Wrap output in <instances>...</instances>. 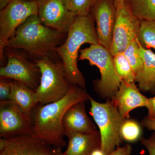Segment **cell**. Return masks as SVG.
<instances>
[{
  "label": "cell",
  "instance_id": "1",
  "mask_svg": "<svg viewBox=\"0 0 155 155\" xmlns=\"http://www.w3.org/2000/svg\"><path fill=\"white\" fill-rule=\"evenodd\" d=\"M90 97L84 89L71 85L61 99L44 105L38 104L31 113V134L56 147L66 146L63 125L64 114L72 105L90 101Z\"/></svg>",
  "mask_w": 155,
  "mask_h": 155
},
{
  "label": "cell",
  "instance_id": "2",
  "mask_svg": "<svg viewBox=\"0 0 155 155\" xmlns=\"http://www.w3.org/2000/svg\"><path fill=\"white\" fill-rule=\"evenodd\" d=\"M67 35L44 25L35 14L17 28L6 48L20 51L35 61L45 56H55L57 54L53 49L64 42Z\"/></svg>",
  "mask_w": 155,
  "mask_h": 155
},
{
  "label": "cell",
  "instance_id": "3",
  "mask_svg": "<svg viewBox=\"0 0 155 155\" xmlns=\"http://www.w3.org/2000/svg\"><path fill=\"white\" fill-rule=\"evenodd\" d=\"M85 43L99 44L95 21L91 14L77 16L64 42L53 49L64 64L69 83L85 89V79L78 67V53Z\"/></svg>",
  "mask_w": 155,
  "mask_h": 155
},
{
  "label": "cell",
  "instance_id": "4",
  "mask_svg": "<svg viewBox=\"0 0 155 155\" xmlns=\"http://www.w3.org/2000/svg\"><path fill=\"white\" fill-rule=\"evenodd\" d=\"M55 57L45 56L34 61L41 73L40 83L35 91L38 104L44 105L63 98L72 84L67 78L63 62Z\"/></svg>",
  "mask_w": 155,
  "mask_h": 155
},
{
  "label": "cell",
  "instance_id": "5",
  "mask_svg": "<svg viewBox=\"0 0 155 155\" xmlns=\"http://www.w3.org/2000/svg\"><path fill=\"white\" fill-rule=\"evenodd\" d=\"M78 60H87L91 66L99 69L101 78L93 81L94 90L101 97L107 100L113 98L122 80L116 74L114 56L109 49L99 44L91 45L79 51Z\"/></svg>",
  "mask_w": 155,
  "mask_h": 155
},
{
  "label": "cell",
  "instance_id": "6",
  "mask_svg": "<svg viewBox=\"0 0 155 155\" xmlns=\"http://www.w3.org/2000/svg\"><path fill=\"white\" fill-rule=\"evenodd\" d=\"M90 101L91 114L99 129L101 149L105 155H109L122 143L120 129L125 119L119 114L111 100L99 103L91 97Z\"/></svg>",
  "mask_w": 155,
  "mask_h": 155
},
{
  "label": "cell",
  "instance_id": "7",
  "mask_svg": "<svg viewBox=\"0 0 155 155\" xmlns=\"http://www.w3.org/2000/svg\"><path fill=\"white\" fill-rule=\"evenodd\" d=\"M37 1L13 0L0 11V58H5L4 50L17 28L28 17L38 14Z\"/></svg>",
  "mask_w": 155,
  "mask_h": 155
},
{
  "label": "cell",
  "instance_id": "8",
  "mask_svg": "<svg viewBox=\"0 0 155 155\" xmlns=\"http://www.w3.org/2000/svg\"><path fill=\"white\" fill-rule=\"evenodd\" d=\"M4 54L7 64L0 69V77L7 78L24 84L36 91L40 83L41 73L35 62L29 61L25 54L5 48Z\"/></svg>",
  "mask_w": 155,
  "mask_h": 155
},
{
  "label": "cell",
  "instance_id": "9",
  "mask_svg": "<svg viewBox=\"0 0 155 155\" xmlns=\"http://www.w3.org/2000/svg\"><path fill=\"white\" fill-rule=\"evenodd\" d=\"M140 19L134 14L129 0L117 6L113 38L109 51L114 56L123 53L130 42L138 37Z\"/></svg>",
  "mask_w": 155,
  "mask_h": 155
},
{
  "label": "cell",
  "instance_id": "10",
  "mask_svg": "<svg viewBox=\"0 0 155 155\" xmlns=\"http://www.w3.org/2000/svg\"><path fill=\"white\" fill-rule=\"evenodd\" d=\"M62 148L56 147L31 134L0 138V155H59Z\"/></svg>",
  "mask_w": 155,
  "mask_h": 155
},
{
  "label": "cell",
  "instance_id": "11",
  "mask_svg": "<svg viewBox=\"0 0 155 155\" xmlns=\"http://www.w3.org/2000/svg\"><path fill=\"white\" fill-rule=\"evenodd\" d=\"M31 117L10 101H0V137L31 134Z\"/></svg>",
  "mask_w": 155,
  "mask_h": 155
},
{
  "label": "cell",
  "instance_id": "12",
  "mask_svg": "<svg viewBox=\"0 0 155 155\" xmlns=\"http://www.w3.org/2000/svg\"><path fill=\"white\" fill-rule=\"evenodd\" d=\"M38 15L43 24L48 27L67 33L76 15L66 8L64 0H37Z\"/></svg>",
  "mask_w": 155,
  "mask_h": 155
},
{
  "label": "cell",
  "instance_id": "13",
  "mask_svg": "<svg viewBox=\"0 0 155 155\" xmlns=\"http://www.w3.org/2000/svg\"><path fill=\"white\" fill-rule=\"evenodd\" d=\"M114 0H97L90 14L94 19L99 44L110 49L116 15Z\"/></svg>",
  "mask_w": 155,
  "mask_h": 155
},
{
  "label": "cell",
  "instance_id": "14",
  "mask_svg": "<svg viewBox=\"0 0 155 155\" xmlns=\"http://www.w3.org/2000/svg\"><path fill=\"white\" fill-rule=\"evenodd\" d=\"M111 100L120 115L124 119H128L130 112L134 109L146 107L148 98L141 93L135 82L122 80L118 90Z\"/></svg>",
  "mask_w": 155,
  "mask_h": 155
},
{
  "label": "cell",
  "instance_id": "15",
  "mask_svg": "<svg viewBox=\"0 0 155 155\" xmlns=\"http://www.w3.org/2000/svg\"><path fill=\"white\" fill-rule=\"evenodd\" d=\"M85 101L72 105L66 111L63 120L65 131L93 134L98 132L96 126L87 114Z\"/></svg>",
  "mask_w": 155,
  "mask_h": 155
},
{
  "label": "cell",
  "instance_id": "16",
  "mask_svg": "<svg viewBox=\"0 0 155 155\" xmlns=\"http://www.w3.org/2000/svg\"><path fill=\"white\" fill-rule=\"evenodd\" d=\"M68 139V145L64 153L67 155H91L94 151L101 149V140L99 131L88 134L65 131Z\"/></svg>",
  "mask_w": 155,
  "mask_h": 155
},
{
  "label": "cell",
  "instance_id": "17",
  "mask_svg": "<svg viewBox=\"0 0 155 155\" xmlns=\"http://www.w3.org/2000/svg\"><path fill=\"white\" fill-rule=\"evenodd\" d=\"M140 51L143 61V67L135 75V82L138 83L140 91L155 94V54L150 49H145L140 45Z\"/></svg>",
  "mask_w": 155,
  "mask_h": 155
},
{
  "label": "cell",
  "instance_id": "18",
  "mask_svg": "<svg viewBox=\"0 0 155 155\" xmlns=\"http://www.w3.org/2000/svg\"><path fill=\"white\" fill-rule=\"evenodd\" d=\"M9 101L16 104L31 117L32 110L38 104L35 91L16 80H13L11 83Z\"/></svg>",
  "mask_w": 155,
  "mask_h": 155
},
{
  "label": "cell",
  "instance_id": "19",
  "mask_svg": "<svg viewBox=\"0 0 155 155\" xmlns=\"http://www.w3.org/2000/svg\"><path fill=\"white\" fill-rule=\"evenodd\" d=\"M136 39L145 49H155V20H140V28Z\"/></svg>",
  "mask_w": 155,
  "mask_h": 155
},
{
  "label": "cell",
  "instance_id": "20",
  "mask_svg": "<svg viewBox=\"0 0 155 155\" xmlns=\"http://www.w3.org/2000/svg\"><path fill=\"white\" fill-rule=\"evenodd\" d=\"M134 14L140 20H155V0H129Z\"/></svg>",
  "mask_w": 155,
  "mask_h": 155
},
{
  "label": "cell",
  "instance_id": "21",
  "mask_svg": "<svg viewBox=\"0 0 155 155\" xmlns=\"http://www.w3.org/2000/svg\"><path fill=\"white\" fill-rule=\"evenodd\" d=\"M114 63L116 74L121 80L135 82V75L124 53H118L114 56Z\"/></svg>",
  "mask_w": 155,
  "mask_h": 155
},
{
  "label": "cell",
  "instance_id": "22",
  "mask_svg": "<svg viewBox=\"0 0 155 155\" xmlns=\"http://www.w3.org/2000/svg\"><path fill=\"white\" fill-rule=\"evenodd\" d=\"M123 53L130 63L135 76L141 71L143 65V59L136 40L130 42Z\"/></svg>",
  "mask_w": 155,
  "mask_h": 155
},
{
  "label": "cell",
  "instance_id": "23",
  "mask_svg": "<svg viewBox=\"0 0 155 155\" xmlns=\"http://www.w3.org/2000/svg\"><path fill=\"white\" fill-rule=\"evenodd\" d=\"M141 126L133 119H125L120 129V135L122 140L133 142L141 137Z\"/></svg>",
  "mask_w": 155,
  "mask_h": 155
},
{
  "label": "cell",
  "instance_id": "24",
  "mask_svg": "<svg viewBox=\"0 0 155 155\" xmlns=\"http://www.w3.org/2000/svg\"><path fill=\"white\" fill-rule=\"evenodd\" d=\"M97 0H64L68 11L76 16H86L90 14Z\"/></svg>",
  "mask_w": 155,
  "mask_h": 155
},
{
  "label": "cell",
  "instance_id": "25",
  "mask_svg": "<svg viewBox=\"0 0 155 155\" xmlns=\"http://www.w3.org/2000/svg\"><path fill=\"white\" fill-rule=\"evenodd\" d=\"M7 79V78L0 77V101H9L12 81Z\"/></svg>",
  "mask_w": 155,
  "mask_h": 155
},
{
  "label": "cell",
  "instance_id": "26",
  "mask_svg": "<svg viewBox=\"0 0 155 155\" xmlns=\"http://www.w3.org/2000/svg\"><path fill=\"white\" fill-rule=\"evenodd\" d=\"M140 140L141 144L146 148L149 155H155V134L154 132L149 138L141 137Z\"/></svg>",
  "mask_w": 155,
  "mask_h": 155
},
{
  "label": "cell",
  "instance_id": "27",
  "mask_svg": "<svg viewBox=\"0 0 155 155\" xmlns=\"http://www.w3.org/2000/svg\"><path fill=\"white\" fill-rule=\"evenodd\" d=\"M132 147L129 144H126L123 147H117L109 155H131L132 153Z\"/></svg>",
  "mask_w": 155,
  "mask_h": 155
},
{
  "label": "cell",
  "instance_id": "28",
  "mask_svg": "<svg viewBox=\"0 0 155 155\" xmlns=\"http://www.w3.org/2000/svg\"><path fill=\"white\" fill-rule=\"evenodd\" d=\"M141 125L148 130L153 131L155 134V118L146 116L142 120Z\"/></svg>",
  "mask_w": 155,
  "mask_h": 155
},
{
  "label": "cell",
  "instance_id": "29",
  "mask_svg": "<svg viewBox=\"0 0 155 155\" xmlns=\"http://www.w3.org/2000/svg\"><path fill=\"white\" fill-rule=\"evenodd\" d=\"M147 110V116L151 118H155V96L148 98L146 107Z\"/></svg>",
  "mask_w": 155,
  "mask_h": 155
},
{
  "label": "cell",
  "instance_id": "30",
  "mask_svg": "<svg viewBox=\"0 0 155 155\" xmlns=\"http://www.w3.org/2000/svg\"><path fill=\"white\" fill-rule=\"evenodd\" d=\"M13 0H0V10L4 8Z\"/></svg>",
  "mask_w": 155,
  "mask_h": 155
},
{
  "label": "cell",
  "instance_id": "31",
  "mask_svg": "<svg viewBox=\"0 0 155 155\" xmlns=\"http://www.w3.org/2000/svg\"><path fill=\"white\" fill-rule=\"evenodd\" d=\"M124 1L125 0H114L116 8H117V6L122 5L124 2Z\"/></svg>",
  "mask_w": 155,
  "mask_h": 155
},
{
  "label": "cell",
  "instance_id": "32",
  "mask_svg": "<svg viewBox=\"0 0 155 155\" xmlns=\"http://www.w3.org/2000/svg\"><path fill=\"white\" fill-rule=\"evenodd\" d=\"M59 155H67L65 154L64 153H61V154H60Z\"/></svg>",
  "mask_w": 155,
  "mask_h": 155
},
{
  "label": "cell",
  "instance_id": "33",
  "mask_svg": "<svg viewBox=\"0 0 155 155\" xmlns=\"http://www.w3.org/2000/svg\"><path fill=\"white\" fill-rule=\"evenodd\" d=\"M25 1H37V0H25Z\"/></svg>",
  "mask_w": 155,
  "mask_h": 155
}]
</instances>
